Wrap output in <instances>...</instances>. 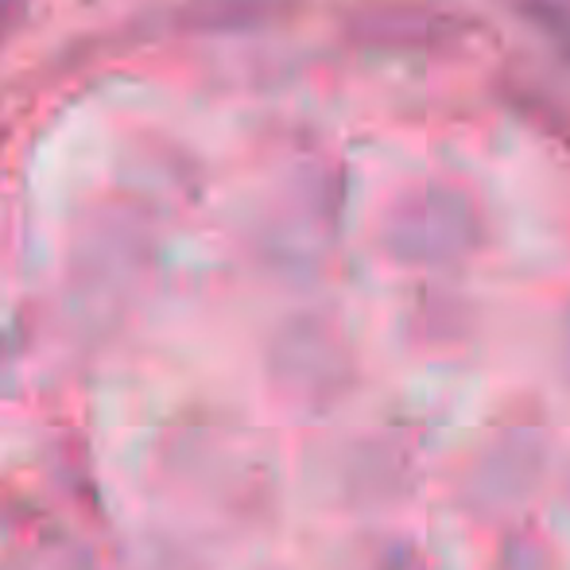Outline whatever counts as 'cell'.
<instances>
[{"label": "cell", "instance_id": "obj_1", "mask_svg": "<svg viewBox=\"0 0 570 570\" xmlns=\"http://www.w3.org/2000/svg\"><path fill=\"white\" fill-rule=\"evenodd\" d=\"M481 214L465 190L451 183H423L407 190L389 214L384 226V248L400 264L420 268H446L458 264L481 245Z\"/></svg>", "mask_w": 570, "mask_h": 570}, {"label": "cell", "instance_id": "obj_2", "mask_svg": "<svg viewBox=\"0 0 570 570\" xmlns=\"http://www.w3.org/2000/svg\"><path fill=\"white\" fill-rule=\"evenodd\" d=\"M365 43L396 47V51H446L470 36V20L451 12H435L423 4H376L353 20Z\"/></svg>", "mask_w": 570, "mask_h": 570}, {"label": "cell", "instance_id": "obj_3", "mask_svg": "<svg viewBox=\"0 0 570 570\" xmlns=\"http://www.w3.org/2000/svg\"><path fill=\"white\" fill-rule=\"evenodd\" d=\"M299 8V0H187L175 12L183 31L203 36H237V31L268 28Z\"/></svg>", "mask_w": 570, "mask_h": 570}, {"label": "cell", "instance_id": "obj_4", "mask_svg": "<svg viewBox=\"0 0 570 570\" xmlns=\"http://www.w3.org/2000/svg\"><path fill=\"white\" fill-rule=\"evenodd\" d=\"M540 439H509L497 443L493 451L481 458L478 473V497L481 501H517L532 489V478H540Z\"/></svg>", "mask_w": 570, "mask_h": 570}, {"label": "cell", "instance_id": "obj_5", "mask_svg": "<svg viewBox=\"0 0 570 570\" xmlns=\"http://www.w3.org/2000/svg\"><path fill=\"white\" fill-rule=\"evenodd\" d=\"M559 59L570 62V0H504Z\"/></svg>", "mask_w": 570, "mask_h": 570}, {"label": "cell", "instance_id": "obj_6", "mask_svg": "<svg viewBox=\"0 0 570 570\" xmlns=\"http://www.w3.org/2000/svg\"><path fill=\"white\" fill-rule=\"evenodd\" d=\"M23 16H28V0H0V47L20 31Z\"/></svg>", "mask_w": 570, "mask_h": 570}, {"label": "cell", "instance_id": "obj_7", "mask_svg": "<svg viewBox=\"0 0 570 570\" xmlns=\"http://www.w3.org/2000/svg\"><path fill=\"white\" fill-rule=\"evenodd\" d=\"M563 373L570 376V315H567V331H563Z\"/></svg>", "mask_w": 570, "mask_h": 570}]
</instances>
